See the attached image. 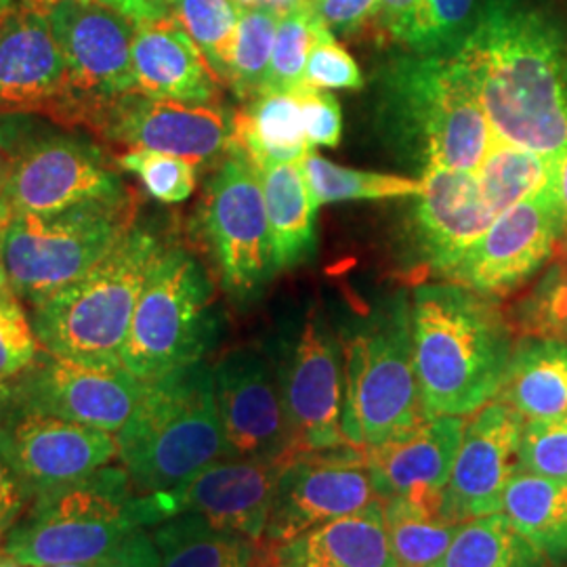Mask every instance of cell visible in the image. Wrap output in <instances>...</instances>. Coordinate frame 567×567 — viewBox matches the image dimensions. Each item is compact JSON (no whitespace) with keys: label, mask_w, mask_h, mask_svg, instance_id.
<instances>
[{"label":"cell","mask_w":567,"mask_h":567,"mask_svg":"<svg viewBox=\"0 0 567 567\" xmlns=\"http://www.w3.org/2000/svg\"><path fill=\"white\" fill-rule=\"evenodd\" d=\"M133 76L135 93L189 105H217L224 86L200 49L171 20L137 25Z\"/></svg>","instance_id":"25"},{"label":"cell","mask_w":567,"mask_h":567,"mask_svg":"<svg viewBox=\"0 0 567 567\" xmlns=\"http://www.w3.org/2000/svg\"><path fill=\"white\" fill-rule=\"evenodd\" d=\"M122 171L135 175L143 189L158 203H185L198 179V164L152 150H126L118 158Z\"/></svg>","instance_id":"41"},{"label":"cell","mask_w":567,"mask_h":567,"mask_svg":"<svg viewBox=\"0 0 567 567\" xmlns=\"http://www.w3.org/2000/svg\"><path fill=\"white\" fill-rule=\"evenodd\" d=\"M412 351L410 301L398 297L344 339L347 446H383L425 425Z\"/></svg>","instance_id":"7"},{"label":"cell","mask_w":567,"mask_h":567,"mask_svg":"<svg viewBox=\"0 0 567 567\" xmlns=\"http://www.w3.org/2000/svg\"><path fill=\"white\" fill-rule=\"evenodd\" d=\"M30 492L25 489L20 475L0 447V547L7 534L20 522L25 508L30 507Z\"/></svg>","instance_id":"47"},{"label":"cell","mask_w":567,"mask_h":567,"mask_svg":"<svg viewBox=\"0 0 567 567\" xmlns=\"http://www.w3.org/2000/svg\"><path fill=\"white\" fill-rule=\"evenodd\" d=\"M118 463L140 494L183 486L225 458L213 368L185 365L145 381L142 400L116 433Z\"/></svg>","instance_id":"3"},{"label":"cell","mask_w":567,"mask_h":567,"mask_svg":"<svg viewBox=\"0 0 567 567\" xmlns=\"http://www.w3.org/2000/svg\"><path fill=\"white\" fill-rule=\"evenodd\" d=\"M503 513L547 566H567V480L517 468L503 496Z\"/></svg>","instance_id":"30"},{"label":"cell","mask_w":567,"mask_h":567,"mask_svg":"<svg viewBox=\"0 0 567 567\" xmlns=\"http://www.w3.org/2000/svg\"><path fill=\"white\" fill-rule=\"evenodd\" d=\"M25 7H41V4H39V0H0V18L9 16L13 11L25 9Z\"/></svg>","instance_id":"55"},{"label":"cell","mask_w":567,"mask_h":567,"mask_svg":"<svg viewBox=\"0 0 567 567\" xmlns=\"http://www.w3.org/2000/svg\"><path fill=\"white\" fill-rule=\"evenodd\" d=\"M454 60L494 137L559 161L567 150V7L559 0H482Z\"/></svg>","instance_id":"1"},{"label":"cell","mask_w":567,"mask_h":567,"mask_svg":"<svg viewBox=\"0 0 567 567\" xmlns=\"http://www.w3.org/2000/svg\"><path fill=\"white\" fill-rule=\"evenodd\" d=\"M421 182L423 192L416 196L414 210L416 244L426 269L444 278L484 236L496 215L487 206L475 173L425 166Z\"/></svg>","instance_id":"23"},{"label":"cell","mask_w":567,"mask_h":567,"mask_svg":"<svg viewBox=\"0 0 567 567\" xmlns=\"http://www.w3.org/2000/svg\"><path fill=\"white\" fill-rule=\"evenodd\" d=\"M526 423L567 412V344L519 337L513 344L505 381L496 395Z\"/></svg>","instance_id":"27"},{"label":"cell","mask_w":567,"mask_h":567,"mask_svg":"<svg viewBox=\"0 0 567 567\" xmlns=\"http://www.w3.org/2000/svg\"><path fill=\"white\" fill-rule=\"evenodd\" d=\"M154 526L150 496L135 489L121 463H112L37 496L0 550L23 567L97 564L128 536Z\"/></svg>","instance_id":"5"},{"label":"cell","mask_w":567,"mask_h":567,"mask_svg":"<svg viewBox=\"0 0 567 567\" xmlns=\"http://www.w3.org/2000/svg\"><path fill=\"white\" fill-rule=\"evenodd\" d=\"M13 405V381H0V423Z\"/></svg>","instance_id":"54"},{"label":"cell","mask_w":567,"mask_h":567,"mask_svg":"<svg viewBox=\"0 0 567 567\" xmlns=\"http://www.w3.org/2000/svg\"><path fill=\"white\" fill-rule=\"evenodd\" d=\"M105 567H161V557L152 540V534L147 529H140L133 536H128L121 547L105 559Z\"/></svg>","instance_id":"49"},{"label":"cell","mask_w":567,"mask_h":567,"mask_svg":"<svg viewBox=\"0 0 567 567\" xmlns=\"http://www.w3.org/2000/svg\"><path fill=\"white\" fill-rule=\"evenodd\" d=\"M13 217H16V210L11 208V204L0 192V290L9 288L7 265H4V246H7V231H9V225L13 221Z\"/></svg>","instance_id":"52"},{"label":"cell","mask_w":567,"mask_h":567,"mask_svg":"<svg viewBox=\"0 0 567 567\" xmlns=\"http://www.w3.org/2000/svg\"><path fill=\"white\" fill-rule=\"evenodd\" d=\"M555 196H557V213H559V255L567 257V150L557 161L555 171Z\"/></svg>","instance_id":"51"},{"label":"cell","mask_w":567,"mask_h":567,"mask_svg":"<svg viewBox=\"0 0 567 567\" xmlns=\"http://www.w3.org/2000/svg\"><path fill=\"white\" fill-rule=\"evenodd\" d=\"M0 177H2V161H0Z\"/></svg>","instance_id":"60"},{"label":"cell","mask_w":567,"mask_h":567,"mask_svg":"<svg viewBox=\"0 0 567 567\" xmlns=\"http://www.w3.org/2000/svg\"><path fill=\"white\" fill-rule=\"evenodd\" d=\"M53 2H58V0H39V4H41L42 9H49Z\"/></svg>","instance_id":"58"},{"label":"cell","mask_w":567,"mask_h":567,"mask_svg":"<svg viewBox=\"0 0 567 567\" xmlns=\"http://www.w3.org/2000/svg\"><path fill=\"white\" fill-rule=\"evenodd\" d=\"M0 447L32 501L118 461L116 435L16 404L0 423Z\"/></svg>","instance_id":"18"},{"label":"cell","mask_w":567,"mask_h":567,"mask_svg":"<svg viewBox=\"0 0 567 567\" xmlns=\"http://www.w3.org/2000/svg\"><path fill=\"white\" fill-rule=\"evenodd\" d=\"M557 161L494 137L480 166L477 182L487 206L498 217L511 206L524 203L555 179Z\"/></svg>","instance_id":"33"},{"label":"cell","mask_w":567,"mask_h":567,"mask_svg":"<svg viewBox=\"0 0 567 567\" xmlns=\"http://www.w3.org/2000/svg\"><path fill=\"white\" fill-rule=\"evenodd\" d=\"M466 421L454 466L444 487V515L465 524L503 511L508 480L517 471L526 421L505 402H487Z\"/></svg>","instance_id":"22"},{"label":"cell","mask_w":567,"mask_h":567,"mask_svg":"<svg viewBox=\"0 0 567 567\" xmlns=\"http://www.w3.org/2000/svg\"><path fill=\"white\" fill-rule=\"evenodd\" d=\"M410 326L429 421L468 416L498 395L515 328L496 299L461 284H421L410 301Z\"/></svg>","instance_id":"2"},{"label":"cell","mask_w":567,"mask_h":567,"mask_svg":"<svg viewBox=\"0 0 567 567\" xmlns=\"http://www.w3.org/2000/svg\"><path fill=\"white\" fill-rule=\"evenodd\" d=\"M385 526L400 567H435L446 555L461 524H452L440 508L402 496L383 501Z\"/></svg>","instance_id":"34"},{"label":"cell","mask_w":567,"mask_h":567,"mask_svg":"<svg viewBox=\"0 0 567 567\" xmlns=\"http://www.w3.org/2000/svg\"><path fill=\"white\" fill-rule=\"evenodd\" d=\"M303 81L305 86L322 91L362 89L364 74L353 55L324 28L309 53Z\"/></svg>","instance_id":"44"},{"label":"cell","mask_w":567,"mask_h":567,"mask_svg":"<svg viewBox=\"0 0 567 567\" xmlns=\"http://www.w3.org/2000/svg\"><path fill=\"white\" fill-rule=\"evenodd\" d=\"M377 501L381 496L365 450L341 446L297 454L280 473L265 540L278 547Z\"/></svg>","instance_id":"14"},{"label":"cell","mask_w":567,"mask_h":567,"mask_svg":"<svg viewBox=\"0 0 567 567\" xmlns=\"http://www.w3.org/2000/svg\"><path fill=\"white\" fill-rule=\"evenodd\" d=\"M0 192L16 215L131 198L121 164L97 140L42 114L0 112Z\"/></svg>","instance_id":"6"},{"label":"cell","mask_w":567,"mask_h":567,"mask_svg":"<svg viewBox=\"0 0 567 567\" xmlns=\"http://www.w3.org/2000/svg\"><path fill=\"white\" fill-rule=\"evenodd\" d=\"M166 20L175 21L200 49L217 79L227 86L229 63L240 25L236 0H163Z\"/></svg>","instance_id":"35"},{"label":"cell","mask_w":567,"mask_h":567,"mask_svg":"<svg viewBox=\"0 0 567 567\" xmlns=\"http://www.w3.org/2000/svg\"><path fill=\"white\" fill-rule=\"evenodd\" d=\"M47 18L70 72L76 126L105 103L135 91L137 23L102 2L58 0Z\"/></svg>","instance_id":"12"},{"label":"cell","mask_w":567,"mask_h":567,"mask_svg":"<svg viewBox=\"0 0 567 567\" xmlns=\"http://www.w3.org/2000/svg\"><path fill=\"white\" fill-rule=\"evenodd\" d=\"M278 383L295 456L347 446L341 344L318 311L309 313L297 341L286 351Z\"/></svg>","instance_id":"16"},{"label":"cell","mask_w":567,"mask_h":567,"mask_svg":"<svg viewBox=\"0 0 567 567\" xmlns=\"http://www.w3.org/2000/svg\"><path fill=\"white\" fill-rule=\"evenodd\" d=\"M559 240L553 179L532 198L498 215L442 280L461 284L496 301L505 299L522 290L559 255Z\"/></svg>","instance_id":"13"},{"label":"cell","mask_w":567,"mask_h":567,"mask_svg":"<svg viewBox=\"0 0 567 567\" xmlns=\"http://www.w3.org/2000/svg\"><path fill=\"white\" fill-rule=\"evenodd\" d=\"M307 2L313 7V4H316V2H320V0H307Z\"/></svg>","instance_id":"59"},{"label":"cell","mask_w":567,"mask_h":567,"mask_svg":"<svg viewBox=\"0 0 567 567\" xmlns=\"http://www.w3.org/2000/svg\"><path fill=\"white\" fill-rule=\"evenodd\" d=\"M240 4V9H264V11H271L278 13L284 18L286 13L309 4L307 0H236Z\"/></svg>","instance_id":"53"},{"label":"cell","mask_w":567,"mask_h":567,"mask_svg":"<svg viewBox=\"0 0 567 567\" xmlns=\"http://www.w3.org/2000/svg\"><path fill=\"white\" fill-rule=\"evenodd\" d=\"M313 11L332 34L358 39L372 28L377 0H320Z\"/></svg>","instance_id":"46"},{"label":"cell","mask_w":567,"mask_h":567,"mask_svg":"<svg viewBox=\"0 0 567 567\" xmlns=\"http://www.w3.org/2000/svg\"><path fill=\"white\" fill-rule=\"evenodd\" d=\"M200 231L225 292L238 303L255 301L278 267L259 175L234 150L206 185Z\"/></svg>","instance_id":"11"},{"label":"cell","mask_w":567,"mask_h":567,"mask_svg":"<svg viewBox=\"0 0 567 567\" xmlns=\"http://www.w3.org/2000/svg\"><path fill=\"white\" fill-rule=\"evenodd\" d=\"M133 196L91 203L53 215H16L7 231L9 288L34 307L76 282L135 225Z\"/></svg>","instance_id":"10"},{"label":"cell","mask_w":567,"mask_h":567,"mask_svg":"<svg viewBox=\"0 0 567 567\" xmlns=\"http://www.w3.org/2000/svg\"><path fill=\"white\" fill-rule=\"evenodd\" d=\"M84 131L126 150H152L189 163H215L231 150V118L217 105L152 100L126 93L95 110Z\"/></svg>","instance_id":"15"},{"label":"cell","mask_w":567,"mask_h":567,"mask_svg":"<svg viewBox=\"0 0 567 567\" xmlns=\"http://www.w3.org/2000/svg\"><path fill=\"white\" fill-rule=\"evenodd\" d=\"M225 458L286 463L295 456L278 372L250 347L227 351L213 368Z\"/></svg>","instance_id":"19"},{"label":"cell","mask_w":567,"mask_h":567,"mask_svg":"<svg viewBox=\"0 0 567 567\" xmlns=\"http://www.w3.org/2000/svg\"><path fill=\"white\" fill-rule=\"evenodd\" d=\"M25 303L11 288L0 290V381H16L41 355Z\"/></svg>","instance_id":"42"},{"label":"cell","mask_w":567,"mask_h":567,"mask_svg":"<svg viewBox=\"0 0 567 567\" xmlns=\"http://www.w3.org/2000/svg\"><path fill=\"white\" fill-rule=\"evenodd\" d=\"M163 248L154 229L135 224L76 282L30 307L42 349L82 364L122 365L143 286Z\"/></svg>","instance_id":"4"},{"label":"cell","mask_w":567,"mask_h":567,"mask_svg":"<svg viewBox=\"0 0 567 567\" xmlns=\"http://www.w3.org/2000/svg\"><path fill=\"white\" fill-rule=\"evenodd\" d=\"M0 112L42 114L76 128L70 72L47 9L0 18Z\"/></svg>","instance_id":"20"},{"label":"cell","mask_w":567,"mask_h":567,"mask_svg":"<svg viewBox=\"0 0 567 567\" xmlns=\"http://www.w3.org/2000/svg\"><path fill=\"white\" fill-rule=\"evenodd\" d=\"M276 567H400L383 501L313 527L274 548Z\"/></svg>","instance_id":"26"},{"label":"cell","mask_w":567,"mask_h":567,"mask_svg":"<svg viewBox=\"0 0 567 567\" xmlns=\"http://www.w3.org/2000/svg\"><path fill=\"white\" fill-rule=\"evenodd\" d=\"M435 567H547V561L501 511L461 524Z\"/></svg>","instance_id":"32"},{"label":"cell","mask_w":567,"mask_h":567,"mask_svg":"<svg viewBox=\"0 0 567 567\" xmlns=\"http://www.w3.org/2000/svg\"><path fill=\"white\" fill-rule=\"evenodd\" d=\"M517 468L543 477L567 480V412L524 425Z\"/></svg>","instance_id":"43"},{"label":"cell","mask_w":567,"mask_h":567,"mask_svg":"<svg viewBox=\"0 0 567 567\" xmlns=\"http://www.w3.org/2000/svg\"><path fill=\"white\" fill-rule=\"evenodd\" d=\"M145 381L124 365H93L47 353L13 381V404L116 435L142 400Z\"/></svg>","instance_id":"17"},{"label":"cell","mask_w":567,"mask_h":567,"mask_svg":"<svg viewBox=\"0 0 567 567\" xmlns=\"http://www.w3.org/2000/svg\"><path fill=\"white\" fill-rule=\"evenodd\" d=\"M264 187L267 221L278 271L292 269L316 246L318 203L305 179L301 163H282L257 171Z\"/></svg>","instance_id":"29"},{"label":"cell","mask_w":567,"mask_h":567,"mask_svg":"<svg viewBox=\"0 0 567 567\" xmlns=\"http://www.w3.org/2000/svg\"><path fill=\"white\" fill-rule=\"evenodd\" d=\"M513 328L522 337L567 344V257H555L543 278L515 305Z\"/></svg>","instance_id":"40"},{"label":"cell","mask_w":567,"mask_h":567,"mask_svg":"<svg viewBox=\"0 0 567 567\" xmlns=\"http://www.w3.org/2000/svg\"><path fill=\"white\" fill-rule=\"evenodd\" d=\"M278 23L280 16L264 9H243L240 13L227 86L243 102H250L264 93Z\"/></svg>","instance_id":"37"},{"label":"cell","mask_w":567,"mask_h":567,"mask_svg":"<svg viewBox=\"0 0 567 567\" xmlns=\"http://www.w3.org/2000/svg\"><path fill=\"white\" fill-rule=\"evenodd\" d=\"M477 11V0H419L404 47L414 55H447L465 41Z\"/></svg>","instance_id":"39"},{"label":"cell","mask_w":567,"mask_h":567,"mask_svg":"<svg viewBox=\"0 0 567 567\" xmlns=\"http://www.w3.org/2000/svg\"><path fill=\"white\" fill-rule=\"evenodd\" d=\"M286 463L221 458L183 486L147 494L156 526L175 515L196 513L213 526L261 543Z\"/></svg>","instance_id":"21"},{"label":"cell","mask_w":567,"mask_h":567,"mask_svg":"<svg viewBox=\"0 0 567 567\" xmlns=\"http://www.w3.org/2000/svg\"><path fill=\"white\" fill-rule=\"evenodd\" d=\"M44 567H105V559H103V561H97V564H61V566Z\"/></svg>","instance_id":"57"},{"label":"cell","mask_w":567,"mask_h":567,"mask_svg":"<svg viewBox=\"0 0 567 567\" xmlns=\"http://www.w3.org/2000/svg\"><path fill=\"white\" fill-rule=\"evenodd\" d=\"M326 25L311 4L280 18L264 93H295L305 86V65Z\"/></svg>","instance_id":"38"},{"label":"cell","mask_w":567,"mask_h":567,"mask_svg":"<svg viewBox=\"0 0 567 567\" xmlns=\"http://www.w3.org/2000/svg\"><path fill=\"white\" fill-rule=\"evenodd\" d=\"M0 567H23L18 564V561H13L11 557H7L2 550H0Z\"/></svg>","instance_id":"56"},{"label":"cell","mask_w":567,"mask_h":567,"mask_svg":"<svg viewBox=\"0 0 567 567\" xmlns=\"http://www.w3.org/2000/svg\"><path fill=\"white\" fill-rule=\"evenodd\" d=\"M86 2H102L105 7H112L135 21L137 25L147 21L166 20L163 0H86Z\"/></svg>","instance_id":"50"},{"label":"cell","mask_w":567,"mask_h":567,"mask_svg":"<svg viewBox=\"0 0 567 567\" xmlns=\"http://www.w3.org/2000/svg\"><path fill=\"white\" fill-rule=\"evenodd\" d=\"M231 150L255 171L271 164L301 163L311 152L305 137L299 95L261 93L231 116Z\"/></svg>","instance_id":"28"},{"label":"cell","mask_w":567,"mask_h":567,"mask_svg":"<svg viewBox=\"0 0 567 567\" xmlns=\"http://www.w3.org/2000/svg\"><path fill=\"white\" fill-rule=\"evenodd\" d=\"M419 0H377L370 34L386 42L404 44Z\"/></svg>","instance_id":"48"},{"label":"cell","mask_w":567,"mask_h":567,"mask_svg":"<svg viewBox=\"0 0 567 567\" xmlns=\"http://www.w3.org/2000/svg\"><path fill=\"white\" fill-rule=\"evenodd\" d=\"M161 567H255L259 545L213 526L196 513H182L152 527Z\"/></svg>","instance_id":"31"},{"label":"cell","mask_w":567,"mask_h":567,"mask_svg":"<svg viewBox=\"0 0 567 567\" xmlns=\"http://www.w3.org/2000/svg\"><path fill=\"white\" fill-rule=\"evenodd\" d=\"M465 423V416H437L402 440L368 447L365 461L381 501L402 496L444 513V487Z\"/></svg>","instance_id":"24"},{"label":"cell","mask_w":567,"mask_h":567,"mask_svg":"<svg viewBox=\"0 0 567 567\" xmlns=\"http://www.w3.org/2000/svg\"><path fill=\"white\" fill-rule=\"evenodd\" d=\"M385 97L389 118L405 143L419 152L423 168L480 171L494 131L452 53H412L395 61L386 74Z\"/></svg>","instance_id":"8"},{"label":"cell","mask_w":567,"mask_h":567,"mask_svg":"<svg viewBox=\"0 0 567 567\" xmlns=\"http://www.w3.org/2000/svg\"><path fill=\"white\" fill-rule=\"evenodd\" d=\"M221 318L204 265L183 246L164 244L135 309L121 364L142 381L204 362Z\"/></svg>","instance_id":"9"},{"label":"cell","mask_w":567,"mask_h":567,"mask_svg":"<svg viewBox=\"0 0 567 567\" xmlns=\"http://www.w3.org/2000/svg\"><path fill=\"white\" fill-rule=\"evenodd\" d=\"M303 116L305 137L313 147H337L343 135L341 105L322 89L303 86L297 91Z\"/></svg>","instance_id":"45"},{"label":"cell","mask_w":567,"mask_h":567,"mask_svg":"<svg viewBox=\"0 0 567 567\" xmlns=\"http://www.w3.org/2000/svg\"><path fill=\"white\" fill-rule=\"evenodd\" d=\"M301 166L318 206L344 200H391L408 196L416 198L423 192L421 179L416 182L400 175L337 166L313 152L305 156Z\"/></svg>","instance_id":"36"}]
</instances>
